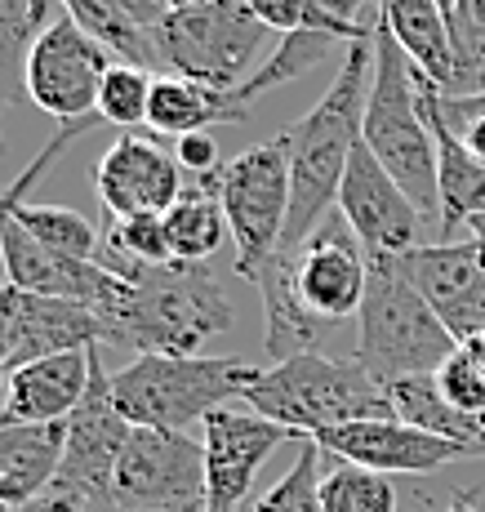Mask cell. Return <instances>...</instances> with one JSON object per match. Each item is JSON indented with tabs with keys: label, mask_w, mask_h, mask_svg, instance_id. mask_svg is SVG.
<instances>
[{
	"label": "cell",
	"mask_w": 485,
	"mask_h": 512,
	"mask_svg": "<svg viewBox=\"0 0 485 512\" xmlns=\"http://www.w3.org/2000/svg\"><path fill=\"white\" fill-rule=\"evenodd\" d=\"M89 370H94V348L58 352V357L18 366L5 379L0 428H14V423H67L89 388Z\"/></svg>",
	"instance_id": "cell-20"
},
{
	"label": "cell",
	"mask_w": 485,
	"mask_h": 512,
	"mask_svg": "<svg viewBox=\"0 0 485 512\" xmlns=\"http://www.w3.org/2000/svg\"><path fill=\"white\" fill-rule=\"evenodd\" d=\"M419 103L428 116L432 143H437V192H441V232L454 241V232H468L472 219L485 214V161L468 152V143L454 134V125L441 116V90L419 76Z\"/></svg>",
	"instance_id": "cell-21"
},
{
	"label": "cell",
	"mask_w": 485,
	"mask_h": 512,
	"mask_svg": "<svg viewBox=\"0 0 485 512\" xmlns=\"http://www.w3.org/2000/svg\"><path fill=\"white\" fill-rule=\"evenodd\" d=\"M321 512H397V486L383 472L334 459V468L321 472Z\"/></svg>",
	"instance_id": "cell-31"
},
{
	"label": "cell",
	"mask_w": 485,
	"mask_h": 512,
	"mask_svg": "<svg viewBox=\"0 0 485 512\" xmlns=\"http://www.w3.org/2000/svg\"><path fill=\"white\" fill-rule=\"evenodd\" d=\"M18 512H85L76 499H67V495H58V490H49V495L41 499H32V504H23Z\"/></svg>",
	"instance_id": "cell-41"
},
{
	"label": "cell",
	"mask_w": 485,
	"mask_h": 512,
	"mask_svg": "<svg viewBox=\"0 0 485 512\" xmlns=\"http://www.w3.org/2000/svg\"><path fill=\"white\" fill-rule=\"evenodd\" d=\"M379 18L392 32V41L405 49L414 72L437 85L445 98L481 94L477 81L468 76V67L459 63L450 18H445V9L437 0H379Z\"/></svg>",
	"instance_id": "cell-19"
},
{
	"label": "cell",
	"mask_w": 485,
	"mask_h": 512,
	"mask_svg": "<svg viewBox=\"0 0 485 512\" xmlns=\"http://www.w3.org/2000/svg\"><path fill=\"white\" fill-rule=\"evenodd\" d=\"M370 81H374V36L348 45L334 85L316 98L308 116L285 125V134H290V223H285V241H281L285 254L299 250L330 219V205H339V183L348 174L352 147L361 143Z\"/></svg>",
	"instance_id": "cell-2"
},
{
	"label": "cell",
	"mask_w": 485,
	"mask_h": 512,
	"mask_svg": "<svg viewBox=\"0 0 485 512\" xmlns=\"http://www.w3.org/2000/svg\"><path fill=\"white\" fill-rule=\"evenodd\" d=\"M454 49H459V63L468 67V76L481 90V58H485V0H468L459 9V23H454ZM485 94V90H481Z\"/></svg>",
	"instance_id": "cell-37"
},
{
	"label": "cell",
	"mask_w": 485,
	"mask_h": 512,
	"mask_svg": "<svg viewBox=\"0 0 485 512\" xmlns=\"http://www.w3.org/2000/svg\"><path fill=\"white\" fill-rule=\"evenodd\" d=\"M152 90L156 76L130 63H112L103 76V90H98V116L107 125H116L121 134H138V125H147L152 112Z\"/></svg>",
	"instance_id": "cell-32"
},
{
	"label": "cell",
	"mask_w": 485,
	"mask_h": 512,
	"mask_svg": "<svg viewBox=\"0 0 485 512\" xmlns=\"http://www.w3.org/2000/svg\"><path fill=\"white\" fill-rule=\"evenodd\" d=\"M437 5L445 9V18H450V32H454V23H459V0H437Z\"/></svg>",
	"instance_id": "cell-45"
},
{
	"label": "cell",
	"mask_w": 485,
	"mask_h": 512,
	"mask_svg": "<svg viewBox=\"0 0 485 512\" xmlns=\"http://www.w3.org/2000/svg\"><path fill=\"white\" fill-rule=\"evenodd\" d=\"M316 446L325 455H334L339 464H356L365 472H383V477H397V472H410V477H428L454 459H468L463 446L454 441H441L432 432H419L401 419H361V423H343V428H325L316 432Z\"/></svg>",
	"instance_id": "cell-17"
},
{
	"label": "cell",
	"mask_w": 485,
	"mask_h": 512,
	"mask_svg": "<svg viewBox=\"0 0 485 512\" xmlns=\"http://www.w3.org/2000/svg\"><path fill=\"white\" fill-rule=\"evenodd\" d=\"M299 446L303 432L281 428V423L254 415V410H214L201 423L205 446V512H245L250 508L254 477L276 446Z\"/></svg>",
	"instance_id": "cell-12"
},
{
	"label": "cell",
	"mask_w": 485,
	"mask_h": 512,
	"mask_svg": "<svg viewBox=\"0 0 485 512\" xmlns=\"http://www.w3.org/2000/svg\"><path fill=\"white\" fill-rule=\"evenodd\" d=\"M468 236H472V241H477L481 250H485V214H481V219H472V223H468Z\"/></svg>",
	"instance_id": "cell-44"
},
{
	"label": "cell",
	"mask_w": 485,
	"mask_h": 512,
	"mask_svg": "<svg viewBox=\"0 0 485 512\" xmlns=\"http://www.w3.org/2000/svg\"><path fill=\"white\" fill-rule=\"evenodd\" d=\"M107 330L85 303L27 294L14 285V317H9V374L27 361L58 357V352L103 348Z\"/></svg>",
	"instance_id": "cell-18"
},
{
	"label": "cell",
	"mask_w": 485,
	"mask_h": 512,
	"mask_svg": "<svg viewBox=\"0 0 485 512\" xmlns=\"http://www.w3.org/2000/svg\"><path fill=\"white\" fill-rule=\"evenodd\" d=\"M445 512H481V508H477V495H472V490H459V495L450 499V508H445Z\"/></svg>",
	"instance_id": "cell-42"
},
{
	"label": "cell",
	"mask_w": 485,
	"mask_h": 512,
	"mask_svg": "<svg viewBox=\"0 0 485 512\" xmlns=\"http://www.w3.org/2000/svg\"><path fill=\"white\" fill-rule=\"evenodd\" d=\"M437 388H441V397L459 410V415H472V419L485 415V374L463 348L437 370Z\"/></svg>",
	"instance_id": "cell-35"
},
{
	"label": "cell",
	"mask_w": 485,
	"mask_h": 512,
	"mask_svg": "<svg viewBox=\"0 0 485 512\" xmlns=\"http://www.w3.org/2000/svg\"><path fill=\"white\" fill-rule=\"evenodd\" d=\"M245 116H250V112H245V107H236L227 90H210V85L183 81V76H156L147 130L187 139V134H205V125L245 121Z\"/></svg>",
	"instance_id": "cell-25"
},
{
	"label": "cell",
	"mask_w": 485,
	"mask_h": 512,
	"mask_svg": "<svg viewBox=\"0 0 485 512\" xmlns=\"http://www.w3.org/2000/svg\"><path fill=\"white\" fill-rule=\"evenodd\" d=\"M67 18H72L81 32H89L116 63H130V67H143V72H156L161 58H156V45H152V32L138 27L130 14H125L116 0H63Z\"/></svg>",
	"instance_id": "cell-28"
},
{
	"label": "cell",
	"mask_w": 485,
	"mask_h": 512,
	"mask_svg": "<svg viewBox=\"0 0 485 512\" xmlns=\"http://www.w3.org/2000/svg\"><path fill=\"white\" fill-rule=\"evenodd\" d=\"M361 139L374 152V161L401 183L414 210L441 219L437 143H432L428 116H423L419 103V72L405 58V49L392 41L383 18H374V81L370 98H365Z\"/></svg>",
	"instance_id": "cell-3"
},
{
	"label": "cell",
	"mask_w": 485,
	"mask_h": 512,
	"mask_svg": "<svg viewBox=\"0 0 485 512\" xmlns=\"http://www.w3.org/2000/svg\"><path fill=\"white\" fill-rule=\"evenodd\" d=\"M49 0H0V112L27 94V58L45 32Z\"/></svg>",
	"instance_id": "cell-29"
},
{
	"label": "cell",
	"mask_w": 485,
	"mask_h": 512,
	"mask_svg": "<svg viewBox=\"0 0 485 512\" xmlns=\"http://www.w3.org/2000/svg\"><path fill=\"white\" fill-rule=\"evenodd\" d=\"M116 5H121L138 27H147V32H152V27L161 23L165 14H170V5H165V0H116Z\"/></svg>",
	"instance_id": "cell-40"
},
{
	"label": "cell",
	"mask_w": 485,
	"mask_h": 512,
	"mask_svg": "<svg viewBox=\"0 0 485 512\" xmlns=\"http://www.w3.org/2000/svg\"><path fill=\"white\" fill-rule=\"evenodd\" d=\"M161 67L210 90H236L250 81V63L267 45V27L245 9V0H205L192 9H170L152 27Z\"/></svg>",
	"instance_id": "cell-7"
},
{
	"label": "cell",
	"mask_w": 485,
	"mask_h": 512,
	"mask_svg": "<svg viewBox=\"0 0 485 512\" xmlns=\"http://www.w3.org/2000/svg\"><path fill=\"white\" fill-rule=\"evenodd\" d=\"M472 459H485V415H481V437H477V450H472Z\"/></svg>",
	"instance_id": "cell-46"
},
{
	"label": "cell",
	"mask_w": 485,
	"mask_h": 512,
	"mask_svg": "<svg viewBox=\"0 0 485 512\" xmlns=\"http://www.w3.org/2000/svg\"><path fill=\"white\" fill-rule=\"evenodd\" d=\"M63 446L67 423L0 428V512H18L54 490V477L63 468Z\"/></svg>",
	"instance_id": "cell-22"
},
{
	"label": "cell",
	"mask_w": 485,
	"mask_h": 512,
	"mask_svg": "<svg viewBox=\"0 0 485 512\" xmlns=\"http://www.w3.org/2000/svg\"><path fill=\"white\" fill-rule=\"evenodd\" d=\"M170 9H192V5H205V0H165Z\"/></svg>",
	"instance_id": "cell-47"
},
{
	"label": "cell",
	"mask_w": 485,
	"mask_h": 512,
	"mask_svg": "<svg viewBox=\"0 0 485 512\" xmlns=\"http://www.w3.org/2000/svg\"><path fill=\"white\" fill-rule=\"evenodd\" d=\"M254 285H259V294H263V348H267V361L281 366V361H294V357H303V352H321L325 321H316L312 312L299 303L281 254H272V259L263 263Z\"/></svg>",
	"instance_id": "cell-23"
},
{
	"label": "cell",
	"mask_w": 485,
	"mask_h": 512,
	"mask_svg": "<svg viewBox=\"0 0 485 512\" xmlns=\"http://www.w3.org/2000/svg\"><path fill=\"white\" fill-rule=\"evenodd\" d=\"M174 161L183 165V170H192L196 179H205V174L223 170V161H219V143H214V134H210V130H205V134H187V139H178Z\"/></svg>",
	"instance_id": "cell-39"
},
{
	"label": "cell",
	"mask_w": 485,
	"mask_h": 512,
	"mask_svg": "<svg viewBox=\"0 0 485 512\" xmlns=\"http://www.w3.org/2000/svg\"><path fill=\"white\" fill-rule=\"evenodd\" d=\"M321 455L325 450L312 437H303L290 472L276 486H267L259 499H250L245 512H321Z\"/></svg>",
	"instance_id": "cell-33"
},
{
	"label": "cell",
	"mask_w": 485,
	"mask_h": 512,
	"mask_svg": "<svg viewBox=\"0 0 485 512\" xmlns=\"http://www.w3.org/2000/svg\"><path fill=\"white\" fill-rule=\"evenodd\" d=\"M348 45H356V41H348L343 32H330V27H321V23H303V27H294V32H285L281 41H276L272 54H267L263 63L250 72V81H241L236 90H227V94H232L236 107L250 112L254 98L281 90V85H290V81H303L312 67L330 63L334 54L339 58L348 54Z\"/></svg>",
	"instance_id": "cell-24"
},
{
	"label": "cell",
	"mask_w": 485,
	"mask_h": 512,
	"mask_svg": "<svg viewBox=\"0 0 485 512\" xmlns=\"http://www.w3.org/2000/svg\"><path fill=\"white\" fill-rule=\"evenodd\" d=\"M219 174V170H214ZM214 174L196 179L183 196L165 210V236H170V259L183 263H210V254L227 241V214L219 201V183Z\"/></svg>",
	"instance_id": "cell-26"
},
{
	"label": "cell",
	"mask_w": 485,
	"mask_h": 512,
	"mask_svg": "<svg viewBox=\"0 0 485 512\" xmlns=\"http://www.w3.org/2000/svg\"><path fill=\"white\" fill-rule=\"evenodd\" d=\"M281 263L290 272L299 303L316 321L339 326V321L361 312L365 281H370V254L361 250V241L343 223V214H330L299 250H281Z\"/></svg>",
	"instance_id": "cell-13"
},
{
	"label": "cell",
	"mask_w": 485,
	"mask_h": 512,
	"mask_svg": "<svg viewBox=\"0 0 485 512\" xmlns=\"http://www.w3.org/2000/svg\"><path fill=\"white\" fill-rule=\"evenodd\" d=\"M463 343L445 330L397 259H370V281L356 312V361L379 388L414 374H437Z\"/></svg>",
	"instance_id": "cell-4"
},
{
	"label": "cell",
	"mask_w": 485,
	"mask_h": 512,
	"mask_svg": "<svg viewBox=\"0 0 485 512\" xmlns=\"http://www.w3.org/2000/svg\"><path fill=\"white\" fill-rule=\"evenodd\" d=\"M339 214L370 259H397V254H410L419 245L423 214L401 192V183L374 161L365 139L352 147L348 174L339 183Z\"/></svg>",
	"instance_id": "cell-14"
},
{
	"label": "cell",
	"mask_w": 485,
	"mask_h": 512,
	"mask_svg": "<svg viewBox=\"0 0 485 512\" xmlns=\"http://www.w3.org/2000/svg\"><path fill=\"white\" fill-rule=\"evenodd\" d=\"M214 183L236 245V272L254 281L263 263L281 250L290 223V134L281 130L276 139L236 152L232 161H223Z\"/></svg>",
	"instance_id": "cell-8"
},
{
	"label": "cell",
	"mask_w": 485,
	"mask_h": 512,
	"mask_svg": "<svg viewBox=\"0 0 485 512\" xmlns=\"http://www.w3.org/2000/svg\"><path fill=\"white\" fill-rule=\"evenodd\" d=\"M94 187L107 219H130V214H165L183 187V165L147 134H121L94 165Z\"/></svg>",
	"instance_id": "cell-16"
},
{
	"label": "cell",
	"mask_w": 485,
	"mask_h": 512,
	"mask_svg": "<svg viewBox=\"0 0 485 512\" xmlns=\"http://www.w3.org/2000/svg\"><path fill=\"white\" fill-rule=\"evenodd\" d=\"M116 58L72 18H54L27 58V98L63 125H85L98 116V90Z\"/></svg>",
	"instance_id": "cell-11"
},
{
	"label": "cell",
	"mask_w": 485,
	"mask_h": 512,
	"mask_svg": "<svg viewBox=\"0 0 485 512\" xmlns=\"http://www.w3.org/2000/svg\"><path fill=\"white\" fill-rule=\"evenodd\" d=\"M397 263L459 343L477 339L485 330V250L472 236L468 241L414 245L410 254H397Z\"/></svg>",
	"instance_id": "cell-15"
},
{
	"label": "cell",
	"mask_w": 485,
	"mask_h": 512,
	"mask_svg": "<svg viewBox=\"0 0 485 512\" xmlns=\"http://www.w3.org/2000/svg\"><path fill=\"white\" fill-rule=\"evenodd\" d=\"M130 419L116 410L112 397V374L103 366V348H94V370H89V388L81 406L67 419V446H63V468L54 477V490L76 499L85 512H103L112 472L125 455L130 441Z\"/></svg>",
	"instance_id": "cell-10"
},
{
	"label": "cell",
	"mask_w": 485,
	"mask_h": 512,
	"mask_svg": "<svg viewBox=\"0 0 485 512\" xmlns=\"http://www.w3.org/2000/svg\"><path fill=\"white\" fill-rule=\"evenodd\" d=\"M463 5H468V0H459V9H463Z\"/></svg>",
	"instance_id": "cell-49"
},
{
	"label": "cell",
	"mask_w": 485,
	"mask_h": 512,
	"mask_svg": "<svg viewBox=\"0 0 485 512\" xmlns=\"http://www.w3.org/2000/svg\"><path fill=\"white\" fill-rule=\"evenodd\" d=\"M107 343L134 348L138 357H205V343L236 326L219 272L210 263H138L134 277H116L94 308Z\"/></svg>",
	"instance_id": "cell-1"
},
{
	"label": "cell",
	"mask_w": 485,
	"mask_h": 512,
	"mask_svg": "<svg viewBox=\"0 0 485 512\" xmlns=\"http://www.w3.org/2000/svg\"><path fill=\"white\" fill-rule=\"evenodd\" d=\"M263 366L241 357H134L112 374L116 410L130 428H170L183 432L214 410L245 397Z\"/></svg>",
	"instance_id": "cell-6"
},
{
	"label": "cell",
	"mask_w": 485,
	"mask_h": 512,
	"mask_svg": "<svg viewBox=\"0 0 485 512\" xmlns=\"http://www.w3.org/2000/svg\"><path fill=\"white\" fill-rule=\"evenodd\" d=\"M241 401L254 415L303 432V437L361 419H397L388 392L361 370V361H339L325 352H303L281 366H263V374L245 388Z\"/></svg>",
	"instance_id": "cell-5"
},
{
	"label": "cell",
	"mask_w": 485,
	"mask_h": 512,
	"mask_svg": "<svg viewBox=\"0 0 485 512\" xmlns=\"http://www.w3.org/2000/svg\"><path fill=\"white\" fill-rule=\"evenodd\" d=\"M383 392H388L392 415H397L401 423H410V428H419V432H432V437H441V441H454V446H463V455L472 459L477 437H481V419L459 415V410L441 397L437 374L397 379V383H388Z\"/></svg>",
	"instance_id": "cell-27"
},
{
	"label": "cell",
	"mask_w": 485,
	"mask_h": 512,
	"mask_svg": "<svg viewBox=\"0 0 485 512\" xmlns=\"http://www.w3.org/2000/svg\"><path fill=\"white\" fill-rule=\"evenodd\" d=\"M245 9L259 18L267 32H281V36L303 27V18H308V0H245Z\"/></svg>",
	"instance_id": "cell-38"
},
{
	"label": "cell",
	"mask_w": 485,
	"mask_h": 512,
	"mask_svg": "<svg viewBox=\"0 0 485 512\" xmlns=\"http://www.w3.org/2000/svg\"><path fill=\"white\" fill-rule=\"evenodd\" d=\"M103 512H205V446L187 432L134 428Z\"/></svg>",
	"instance_id": "cell-9"
},
{
	"label": "cell",
	"mask_w": 485,
	"mask_h": 512,
	"mask_svg": "<svg viewBox=\"0 0 485 512\" xmlns=\"http://www.w3.org/2000/svg\"><path fill=\"white\" fill-rule=\"evenodd\" d=\"M463 352H468V357L481 366V374H485V330L477 334V339H468V343H463Z\"/></svg>",
	"instance_id": "cell-43"
},
{
	"label": "cell",
	"mask_w": 485,
	"mask_h": 512,
	"mask_svg": "<svg viewBox=\"0 0 485 512\" xmlns=\"http://www.w3.org/2000/svg\"><path fill=\"white\" fill-rule=\"evenodd\" d=\"M481 90H485V58H481Z\"/></svg>",
	"instance_id": "cell-48"
},
{
	"label": "cell",
	"mask_w": 485,
	"mask_h": 512,
	"mask_svg": "<svg viewBox=\"0 0 485 512\" xmlns=\"http://www.w3.org/2000/svg\"><path fill=\"white\" fill-rule=\"evenodd\" d=\"M14 219L23 223L45 250L63 254L72 263H98V250H103V228L89 223L81 210H67V205H18Z\"/></svg>",
	"instance_id": "cell-30"
},
{
	"label": "cell",
	"mask_w": 485,
	"mask_h": 512,
	"mask_svg": "<svg viewBox=\"0 0 485 512\" xmlns=\"http://www.w3.org/2000/svg\"><path fill=\"white\" fill-rule=\"evenodd\" d=\"M103 245L121 259L134 263H170V236H165V214H130V219H107Z\"/></svg>",
	"instance_id": "cell-34"
},
{
	"label": "cell",
	"mask_w": 485,
	"mask_h": 512,
	"mask_svg": "<svg viewBox=\"0 0 485 512\" xmlns=\"http://www.w3.org/2000/svg\"><path fill=\"white\" fill-rule=\"evenodd\" d=\"M441 116L454 125L468 152L485 161V94H459V98H445L441 94Z\"/></svg>",
	"instance_id": "cell-36"
}]
</instances>
